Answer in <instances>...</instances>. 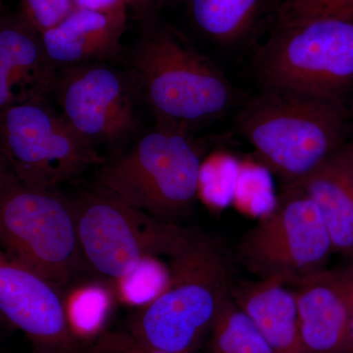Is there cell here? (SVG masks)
<instances>
[{"instance_id":"cell-1","label":"cell","mask_w":353,"mask_h":353,"mask_svg":"<svg viewBox=\"0 0 353 353\" xmlns=\"http://www.w3.org/2000/svg\"><path fill=\"white\" fill-rule=\"evenodd\" d=\"M141 28L126 68L155 124L194 132L226 115L236 94L220 69L174 26Z\"/></svg>"},{"instance_id":"cell-2","label":"cell","mask_w":353,"mask_h":353,"mask_svg":"<svg viewBox=\"0 0 353 353\" xmlns=\"http://www.w3.org/2000/svg\"><path fill=\"white\" fill-rule=\"evenodd\" d=\"M236 127L262 163L288 187L310 175L347 143L350 114L343 102L261 88L239 110Z\"/></svg>"},{"instance_id":"cell-3","label":"cell","mask_w":353,"mask_h":353,"mask_svg":"<svg viewBox=\"0 0 353 353\" xmlns=\"http://www.w3.org/2000/svg\"><path fill=\"white\" fill-rule=\"evenodd\" d=\"M168 272L164 289L137 307L126 331L145 347L196 353L232 297L229 262L218 243L196 233L169 257Z\"/></svg>"},{"instance_id":"cell-4","label":"cell","mask_w":353,"mask_h":353,"mask_svg":"<svg viewBox=\"0 0 353 353\" xmlns=\"http://www.w3.org/2000/svg\"><path fill=\"white\" fill-rule=\"evenodd\" d=\"M204 152L205 145L194 132L155 124L101 165L97 188L174 223L189 214L196 202Z\"/></svg>"},{"instance_id":"cell-5","label":"cell","mask_w":353,"mask_h":353,"mask_svg":"<svg viewBox=\"0 0 353 353\" xmlns=\"http://www.w3.org/2000/svg\"><path fill=\"white\" fill-rule=\"evenodd\" d=\"M253 71L261 88L343 102L353 90V21L275 23L255 52Z\"/></svg>"},{"instance_id":"cell-6","label":"cell","mask_w":353,"mask_h":353,"mask_svg":"<svg viewBox=\"0 0 353 353\" xmlns=\"http://www.w3.org/2000/svg\"><path fill=\"white\" fill-rule=\"evenodd\" d=\"M0 250L60 288L85 269L71 199L9 169L0 183Z\"/></svg>"},{"instance_id":"cell-7","label":"cell","mask_w":353,"mask_h":353,"mask_svg":"<svg viewBox=\"0 0 353 353\" xmlns=\"http://www.w3.org/2000/svg\"><path fill=\"white\" fill-rule=\"evenodd\" d=\"M71 201L85 269L111 282L127 277L145 259H169L196 234L99 188Z\"/></svg>"},{"instance_id":"cell-8","label":"cell","mask_w":353,"mask_h":353,"mask_svg":"<svg viewBox=\"0 0 353 353\" xmlns=\"http://www.w3.org/2000/svg\"><path fill=\"white\" fill-rule=\"evenodd\" d=\"M333 253L318 208L296 185L283 187L275 205L238 246L239 260L255 277L292 288L325 269Z\"/></svg>"},{"instance_id":"cell-9","label":"cell","mask_w":353,"mask_h":353,"mask_svg":"<svg viewBox=\"0 0 353 353\" xmlns=\"http://www.w3.org/2000/svg\"><path fill=\"white\" fill-rule=\"evenodd\" d=\"M48 101L28 102L0 113V152L21 182L55 189L106 159Z\"/></svg>"},{"instance_id":"cell-10","label":"cell","mask_w":353,"mask_h":353,"mask_svg":"<svg viewBox=\"0 0 353 353\" xmlns=\"http://www.w3.org/2000/svg\"><path fill=\"white\" fill-rule=\"evenodd\" d=\"M52 97L78 134L97 150L105 148L111 157L141 132L143 102L127 68L109 62L65 67L58 70Z\"/></svg>"},{"instance_id":"cell-11","label":"cell","mask_w":353,"mask_h":353,"mask_svg":"<svg viewBox=\"0 0 353 353\" xmlns=\"http://www.w3.org/2000/svg\"><path fill=\"white\" fill-rule=\"evenodd\" d=\"M0 320L25 334L32 353H83L61 288L1 250Z\"/></svg>"},{"instance_id":"cell-12","label":"cell","mask_w":353,"mask_h":353,"mask_svg":"<svg viewBox=\"0 0 353 353\" xmlns=\"http://www.w3.org/2000/svg\"><path fill=\"white\" fill-rule=\"evenodd\" d=\"M128 16L125 1L76 6L59 24L41 32L46 57L57 70L90 62L120 61Z\"/></svg>"},{"instance_id":"cell-13","label":"cell","mask_w":353,"mask_h":353,"mask_svg":"<svg viewBox=\"0 0 353 353\" xmlns=\"http://www.w3.org/2000/svg\"><path fill=\"white\" fill-rule=\"evenodd\" d=\"M57 73L46 57L41 32L19 9L0 17V113L50 99Z\"/></svg>"},{"instance_id":"cell-14","label":"cell","mask_w":353,"mask_h":353,"mask_svg":"<svg viewBox=\"0 0 353 353\" xmlns=\"http://www.w3.org/2000/svg\"><path fill=\"white\" fill-rule=\"evenodd\" d=\"M292 289L306 353H345L352 299L343 268L322 269Z\"/></svg>"},{"instance_id":"cell-15","label":"cell","mask_w":353,"mask_h":353,"mask_svg":"<svg viewBox=\"0 0 353 353\" xmlns=\"http://www.w3.org/2000/svg\"><path fill=\"white\" fill-rule=\"evenodd\" d=\"M232 299L254 323L273 353H306L299 333L296 294L273 280L241 281Z\"/></svg>"},{"instance_id":"cell-16","label":"cell","mask_w":353,"mask_h":353,"mask_svg":"<svg viewBox=\"0 0 353 353\" xmlns=\"http://www.w3.org/2000/svg\"><path fill=\"white\" fill-rule=\"evenodd\" d=\"M294 185L314 202L334 252L353 259V173L343 150Z\"/></svg>"},{"instance_id":"cell-17","label":"cell","mask_w":353,"mask_h":353,"mask_svg":"<svg viewBox=\"0 0 353 353\" xmlns=\"http://www.w3.org/2000/svg\"><path fill=\"white\" fill-rule=\"evenodd\" d=\"M190 24L223 46L243 41L259 25L272 0H185Z\"/></svg>"},{"instance_id":"cell-18","label":"cell","mask_w":353,"mask_h":353,"mask_svg":"<svg viewBox=\"0 0 353 353\" xmlns=\"http://www.w3.org/2000/svg\"><path fill=\"white\" fill-rule=\"evenodd\" d=\"M208 341V353H273L254 323L232 297L218 315Z\"/></svg>"},{"instance_id":"cell-19","label":"cell","mask_w":353,"mask_h":353,"mask_svg":"<svg viewBox=\"0 0 353 353\" xmlns=\"http://www.w3.org/2000/svg\"><path fill=\"white\" fill-rule=\"evenodd\" d=\"M110 292L101 285H88L77 290L66 299L67 312L77 336L90 333L101 326L112 301Z\"/></svg>"},{"instance_id":"cell-20","label":"cell","mask_w":353,"mask_h":353,"mask_svg":"<svg viewBox=\"0 0 353 353\" xmlns=\"http://www.w3.org/2000/svg\"><path fill=\"white\" fill-rule=\"evenodd\" d=\"M154 257L145 259L127 277L116 282L119 294L126 303L143 305L164 289L168 282V269L162 268Z\"/></svg>"},{"instance_id":"cell-21","label":"cell","mask_w":353,"mask_h":353,"mask_svg":"<svg viewBox=\"0 0 353 353\" xmlns=\"http://www.w3.org/2000/svg\"><path fill=\"white\" fill-rule=\"evenodd\" d=\"M308 19L353 21V0H278L275 23Z\"/></svg>"},{"instance_id":"cell-22","label":"cell","mask_w":353,"mask_h":353,"mask_svg":"<svg viewBox=\"0 0 353 353\" xmlns=\"http://www.w3.org/2000/svg\"><path fill=\"white\" fill-rule=\"evenodd\" d=\"M75 6V0H21L19 10L41 34L59 24Z\"/></svg>"},{"instance_id":"cell-23","label":"cell","mask_w":353,"mask_h":353,"mask_svg":"<svg viewBox=\"0 0 353 353\" xmlns=\"http://www.w3.org/2000/svg\"><path fill=\"white\" fill-rule=\"evenodd\" d=\"M92 353H176L145 347L125 331L108 332L102 334Z\"/></svg>"},{"instance_id":"cell-24","label":"cell","mask_w":353,"mask_h":353,"mask_svg":"<svg viewBox=\"0 0 353 353\" xmlns=\"http://www.w3.org/2000/svg\"><path fill=\"white\" fill-rule=\"evenodd\" d=\"M171 0H125L128 13L143 26L159 19L160 13Z\"/></svg>"},{"instance_id":"cell-25","label":"cell","mask_w":353,"mask_h":353,"mask_svg":"<svg viewBox=\"0 0 353 353\" xmlns=\"http://www.w3.org/2000/svg\"><path fill=\"white\" fill-rule=\"evenodd\" d=\"M343 270L345 272L348 284H350V299H352V314H350V330H348V338L345 353H353V259L352 263L345 266Z\"/></svg>"},{"instance_id":"cell-26","label":"cell","mask_w":353,"mask_h":353,"mask_svg":"<svg viewBox=\"0 0 353 353\" xmlns=\"http://www.w3.org/2000/svg\"><path fill=\"white\" fill-rule=\"evenodd\" d=\"M343 150V155H345V159H347L348 165H350V169H352L353 173V139L350 141H347L343 148H341Z\"/></svg>"},{"instance_id":"cell-27","label":"cell","mask_w":353,"mask_h":353,"mask_svg":"<svg viewBox=\"0 0 353 353\" xmlns=\"http://www.w3.org/2000/svg\"><path fill=\"white\" fill-rule=\"evenodd\" d=\"M8 169V165H7L6 158H4L2 152H0V183H1L2 179H3Z\"/></svg>"},{"instance_id":"cell-28","label":"cell","mask_w":353,"mask_h":353,"mask_svg":"<svg viewBox=\"0 0 353 353\" xmlns=\"http://www.w3.org/2000/svg\"><path fill=\"white\" fill-rule=\"evenodd\" d=\"M7 12H8V11H7L6 7L4 6V4L2 3L1 0H0V17H2V16Z\"/></svg>"}]
</instances>
